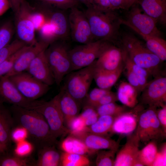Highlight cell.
<instances>
[{
    "mask_svg": "<svg viewBox=\"0 0 166 166\" xmlns=\"http://www.w3.org/2000/svg\"><path fill=\"white\" fill-rule=\"evenodd\" d=\"M10 110L15 125L25 128L28 138L39 149L55 145L57 139L51 133L49 126L42 114L32 109L12 105Z\"/></svg>",
    "mask_w": 166,
    "mask_h": 166,
    "instance_id": "6da1fadb",
    "label": "cell"
},
{
    "mask_svg": "<svg viewBox=\"0 0 166 166\" xmlns=\"http://www.w3.org/2000/svg\"><path fill=\"white\" fill-rule=\"evenodd\" d=\"M84 12L94 41H105L119 45L122 18L116 10L104 11L89 7Z\"/></svg>",
    "mask_w": 166,
    "mask_h": 166,
    "instance_id": "7a4b0ae2",
    "label": "cell"
},
{
    "mask_svg": "<svg viewBox=\"0 0 166 166\" xmlns=\"http://www.w3.org/2000/svg\"><path fill=\"white\" fill-rule=\"evenodd\" d=\"M119 46L136 64L154 77L161 75L160 68L163 61L134 35L128 33L123 34Z\"/></svg>",
    "mask_w": 166,
    "mask_h": 166,
    "instance_id": "3957f363",
    "label": "cell"
},
{
    "mask_svg": "<svg viewBox=\"0 0 166 166\" xmlns=\"http://www.w3.org/2000/svg\"><path fill=\"white\" fill-rule=\"evenodd\" d=\"M65 41L58 40L51 43L45 50L55 82L59 85L65 77L72 72L68 46Z\"/></svg>",
    "mask_w": 166,
    "mask_h": 166,
    "instance_id": "277c9868",
    "label": "cell"
},
{
    "mask_svg": "<svg viewBox=\"0 0 166 166\" xmlns=\"http://www.w3.org/2000/svg\"><path fill=\"white\" fill-rule=\"evenodd\" d=\"M157 108L152 106L144 109L142 106L138 113L137 126L134 131L140 141L145 144L152 141H161L166 137V133L157 117Z\"/></svg>",
    "mask_w": 166,
    "mask_h": 166,
    "instance_id": "5b68a950",
    "label": "cell"
},
{
    "mask_svg": "<svg viewBox=\"0 0 166 166\" xmlns=\"http://www.w3.org/2000/svg\"><path fill=\"white\" fill-rule=\"evenodd\" d=\"M96 61L91 65L66 75L62 89L80 103L88 93L93 80Z\"/></svg>",
    "mask_w": 166,
    "mask_h": 166,
    "instance_id": "8992f818",
    "label": "cell"
},
{
    "mask_svg": "<svg viewBox=\"0 0 166 166\" xmlns=\"http://www.w3.org/2000/svg\"><path fill=\"white\" fill-rule=\"evenodd\" d=\"M109 43L111 42L104 40L94 41L69 49V55L72 71L86 67L93 63Z\"/></svg>",
    "mask_w": 166,
    "mask_h": 166,
    "instance_id": "52a82bcc",
    "label": "cell"
},
{
    "mask_svg": "<svg viewBox=\"0 0 166 166\" xmlns=\"http://www.w3.org/2000/svg\"><path fill=\"white\" fill-rule=\"evenodd\" d=\"M32 109L38 112L44 117L52 134L56 139L69 133L68 129L64 125L57 94L49 101H40Z\"/></svg>",
    "mask_w": 166,
    "mask_h": 166,
    "instance_id": "ba28073f",
    "label": "cell"
},
{
    "mask_svg": "<svg viewBox=\"0 0 166 166\" xmlns=\"http://www.w3.org/2000/svg\"><path fill=\"white\" fill-rule=\"evenodd\" d=\"M32 9L26 0H22L19 9L14 13L15 30L18 39L30 46L34 45L37 42L32 19Z\"/></svg>",
    "mask_w": 166,
    "mask_h": 166,
    "instance_id": "9c48e42d",
    "label": "cell"
},
{
    "mask_svg": "<svg viewBox=\"0 0 166 166\" xmlns=\"http://www.w3.org/2000/svg\"><path fill=\"white\" fill-rule=\"evenodd\" d=\"M121 22L122 24L137 33L161 37V33L156 26L157 21L134 5L128 12L126 18H122Z\"/></svg>",
    "mask_w": 166,
    "mask_h": 166,
    "instance_id": "30bf717a",
    "label": "cell"
},
{
    "mask_svg": "<svg viewBox=\"0 0 166 166\" xmlns=\"http://www.w3.org/2000/svg\"><path fill=\"white\" fill-rule=\"evenodd\" d=\"M21 93L26 98L37 100L49 91V85L23 72L8 77Z\"/></svg>",
    "mask_w": 166,
    "mask_h": 166,
    "instance_id": "8fae6325",
    "label": "cell"
},
{
    "mask_svg": "<svg viewBox=\"0 0 166 166\" xmlns=\"http://www.w3.org/2000/svg\"><path fill=\"white\" fill-rule=\"evenodd\" d=\"M68 19L70 35L73 41L82 44L94 41L84 11L77 7H73L70 9Z\"/></svg>",
    "mask_w": 166,
    "mask_h": 166,
    "instance_id": "7c38bea8",
    "label": "cell"
},
{
    "mask_svg": "<svg viewBox=\"0 0 166 166\" xmlns=\"http://www.w3.org/2000/svg\"><path fill=\"white\" fill-rule=\"evenodd\" d=\"M39 11L51 26L57 40L65 41L70 35L68 15L65 10L43 4Z\"/></svg>",
    "mask_w": 166,
    "mask_h": 166,
    "instance_id": "4fadbf2b",
    "label": "cell"
},
{
    "mask_svg": "<svg viewBox=\"0 0 166 166\" xmlns=\"http://www.w3.org/2000/svg\"><path fill=\"white\" fill-rule=\"evenodd\" d=\"M142 104L158 108L166 101V77L159 76L148 82L141 91Z\"/></svg>",
    "mask_w": 166,
    "mask_h": 166,
    "instance_id": "5bb4252c",
    "label": "cell"
},
{
    "mask_svg": "<svg viewBox=\"0 0 166 166\" xmlns=\"http://www.w3.org/2000/svg\"><path fill=\"white\" fill-rule=\"evenodd\" d=\"M140 140L134 131L127 135L125 144L117 153L114 166H144L138 158Z\"/></svg>",
    "mask_w": 166,
    "mask_h": 166,
    "instance_id": "9a60e30c",
    "label": "cell"
},
{
    "mask_svg": "<svg viewBox=\"0 0 166 166\" xmlns=\"http://www.w3.org/2000/svg\"><path fill=\"white\" fill-rule=\"evenodd\" d=\"M0 101L12 105L31 109L39 101L29 99L19 91L9 78L5 76L0 78Z\"/></svg>",
    "mask_w": 166,
    "mask_h": 166,
    "instance_id": "2e32d148",
    "label": "cell"
},
{
    "mask_svg": "<svg viewBox=\"0 0 166 166\" xmlns=\"http://www.w3.org/2000/svg\"><path fill=\"white\" fill-rule=\"evenodd\" d=\"M95 65L97 68L108 71L118 69L123 65L121 48L109 43L96 60Z\"/></svg>",
    "mask_w": 166,
    "mask_h": 166,
    "instance_id": "e0dca14e",
    "label": "cell"
},
{
    "mask_svg": "<svg viewBox=\"0 0 166 166\" xmlns=\"http://www.w3.org/2000/svg\"><path fill=\"white\" fill-rule=\"evenodd\" d=\"M45 50L34 59L26 71L37 80L50 86L55 81L45 55Z\"/></svg>",
    "mask_w": 166,
    "mask_h": 166,
    "instance_id": "ac0fdd59",
    "label": "cell"
},
{
    "mask_svg": "<svg viewBox=\"0 0 166 166\" xmlns=\"http://www.w3.org/2000/svg\"><path fill=\"white\" fill-rule=\"evenodd\" d=\"M49 45L40 40L34 45L30 46L18 58L11 70L5 76L9 77L26 71L34 59L45 50Z\"/></svg>",
    "mask_w": 166,
    "mask_h": 166,
    "instance_id": "d6986e66",
    "label": "cell"
},
{
    "mask_svg": "<svg viewBox=\"0 0 166 166\" xmlns=\"http://www.w3.org/2000/svg\"><path fill=\"white\" fill-rule=\"evenodd\" d=\"M140 107V105L135 106L132 110L115 117L112 133L127 135L133 132L137 127V114Z\"/></svg>",
    "mask_w": 166,
    "mask_h": 166,
    "instance_id": "ffe728a7",
    "label": "cell"
},
{
    "mask_svg": "<svg viewBox=\"0 0 166 166\" xmlns=\"http://www.w3.org/2000/svg\"><path fill=\"white\" fill-rule=\"evenodd\" d=\"M74 136L81 140L88 148L96 152L102 149L117 151L120 145L119 141H116L106 136L88 132Z\"/></svg>",
    "mask_w": 166,
    "mask_h": 166,
    "instance_id": "44dd1931",
    "label": "cell"
},
{
    "mask_svg": "<svg viewBox=\"0 0 166 166\" xmlns=\"http://www.w3.org/2000/svg\"><path fill=\"white\" fill-rule=\"evenodd\" d=\"M57 95L64 125L67 127L70 122L78 115L81 103L62 88Z\"/></svg>",
    "mask_w": 166,
    "mask_h": 166,
    "instance_id": "7402d4cb",
    "label": "cell"
},
{
    "mask_svg": "<svg viewBox=\"0 0 166 166\" xmlns=\"http://www.w3.org/2000/svg\"><path fill=\"white\" fill-rule=\"evenodd\" d=\"M138 3L144 13L166 26V0H140Z\"/></svg>",
    "mask_w": 166,
    "mask_h": 166,
    "instance_id": "603a6c76",
    "label": "cell"
},
{
    "mask_svg": "<svg viewBox=\"0 0 166 166\" xmlns=\"http://www.w3.org/2000/svg\"><path fill=\"white\" fill-rule=\"evenodd\" d=\"M15 123L10 109L0 101V142L8 148L11 142V133Z\"/></svg>",
    "mask_w": 166,
    "mask_h": 166,
    "instance_id": "cb8c5ba5",
    "label": "cell"
},
{
    "mask_svg": "<svg viewBox=\"0 0 166 166\" xmlns=\"http://www.w3.org/2000/svg\"><path fill=\"white\" fill-rule=\"evenodd\" d=\"M123 69V65L113 71H108L97 68L95 66L93 80L98 88L111 89L116 83Z\"/></svg>",
    "mask_w": 166,
    "mask_h": 166,
    "instance_id": "d4e9b609",
    "label": "cell"
},
{
    "mask_svg": "<svg viewBox=\"0 0 166 166\" xmlns=\"http://www.w3.org/2000/svg\"><path fill=\"white\" fill-rule=\"evenodd\" d=\"M38 150L35 166H60L61 153L56 148L55 145L45 147Z\"/></svg>",
    "mask_w": 166,
    "mask_h": 166,
    "instance_id": "484cf974",
    "label": "cell"
},
{
    "mask_svg": "<svg viewBox=\"0 0 166 166\" xmlns=\"http://www.w3.org/2000/svg\"><path fill=\"white\" fill-rule=\"evenodd\" d=\"M60 147L64 152L85 155L96 153L88 148L80 139L70 135L61 143Z\"/></svg>",
    "mask_w": 166,
    "mask_h": 166,
    "instance_id": "4316f807",
    "label": "cell"
},
{
    "mask_svg": "<svg viewBox=\"0 0 166 166\" xmlns=\"http://www.w3.org/2000/svg\"><path fill=\"white\" fill-rule=\"evenodd\" d=\"M138 93L136 89L128 82H122L118 87L117 94L118 101L124 105L133 108L138 103Z\"/></svg>",
    "mask_w": 166,
    "mask_h": 166,
    "instance_id": "83f0119b",
    "label": "cell"
},
{
    "mask_svg": "<svg viewBox=\"0 0 166 166\" xmlns=\"http://www.w3.org/2000/svg\"><path fill=\"white\" fill-rule=\"evenodd\" d=\"M137 34L145 41L147 47L150 51L163 61H166V42L164 40L160 37Z\"/></svg>",
    "mask_w": 166,
    "mask_h": 166,
    "instance_id": "f1b7e54d",
    "label": "cell"
},
{
    "mask_svg": "<svg viewBox=\"0 0 166 166\" xmlns=\"http://www.w3.org/2000/svg\"><path fill=\"white\" fill-rule=\"evenodd\" d=\"M115 117L108 115L99 117L97 121L88 127V132L100 135L106 136L111 132L113 124Z\"/></svg>",
    "mask_w": 166,
    "mask_h": 166,
    "instance_id": "f546056e",
    "label": "cell"
},
{
    "mask_svg": "<svg viewBox=\"0 0 166 166\" xmlns=\"http://www.w3.org/2000/svg\"><path fill=\"white\" fill-rule=\"evenodd\" d=\"M157 143L155 141H150L139 150L138 158L144 166H153L158 152Z\"/></svg>",
    "mask_w": 166,
    "mask_h": 166,
    "instance_id": "4dcf8cb0",
    "label": "cell"
},
{
    "mask_svg": "<svg viewBox=\"0 0 166 166\" xmlns=\"http://www.w3.org/2000/svg\"><path fill=\"white\" fill-rule=\"evenodd\" d=\"M6 152L0 154V166H35V162L27 157H21L15 155L6 154Z\"/></svg>",
    "mask_w": 166,
    "mask_h": 166,
    "instance_id": "1f68e13d",
    "label": "cell"
},
{
    "mask_svg": "<svg viewBox=\"0 0 166 166\" xmlns=\"http://www.w3.org/2000/svg\"><path fill=\"white\" fill-rule=\"evenodd\" d=\"M90 161L85 155L70 153L63 152L61 153L60 166H86Z\"/></svg>",
    "mask_w": 166,
    "mask_h": 166,
    "instance_id": "d6a6232c",
    "label": "cell"
},
{
    "mask_svg": "<svg viewBox=\"0 0 166 166\" xmlns=\"http://www.w3.org/2000/svg\"><path fill=\"white\" fill-rule=\"evenodd\" d=\"M127 107L112 102L100 106L95 109L99 116L108 115L116 117L127 111Z\"/></svg>",
    "mask_w": 166,
    "mask_h": 166,
    "instance_id": "836d02e7",
    "label": "cell"
},
{
    "mask_svg": "<svg viewBox=\"0 0 166 166\" xmlns=\"http://www.w3.org/2000/svg\"><path fill=\"white\" fill-rule=\"evenodd\" d=\"M27 45L18 39L10 43L0 49V64L21 49Z\"/></svg>",
    "mask_w": 166,
    "mask_h": 166,
    "instance_id": "e575fe53",
    "label": "cell"
},
{
    "mask_svg": "<svg viewBox=\"0 0 166 166\" xmlns=\"http://www.w3.org/2000/svg\"><path fill=\"white\" fill-rule=\"evenodd\" d=\"M102 149L97 153L96 164L97 166H113L114 165L115 154L117 151L113 150Z\"/></svg>",
    "mask_w": 166,
    "mask_h": 166,
    "instance_id": "d590c367",
    "label": "cell"
},
{
    "mask_svg": "<svg viewBox=\"0 0 166 166\" xmlns=\"http://www.w3.org/2000/svg\"><path fill=\"white\" fill-rule=\"evenodd\" d=\"M14 31V26L10 21L0 26V49L10 42Z\"/></svg>",
    "mask_w": 166,
    "mask_h": 166,
    "instance_id": "8d00e7d4",
    "label": "cell"
},
{
    "mask_svg": "<svg viewBox=\"0 0 166 166\" xmlns=\"http://www.w3.org/2000/svg\"><path fill=\"white\" fill-rule=\"evenodd\" d=\"M70 135L76 136L88 132V127L85 124L83 119L78 115L73 118L67 127Z\"/></svg>",
    "mask_w": 166,
    "mask_h": 166,
    "instance_id": "74e56055",
    "label": "cell"
},
{
    "mask_svg": "<svg viewBox=\"0 0 166 166\" xmlns=\"http://www.w3.org/2000/svg\"><path fill=\"white\" fill-rule=\"evenodd\" d=\"M43 4L66 11L77 7L80 2L78 0H40Z\"/></svg>",
    "mask_w": 166,
    "mask_h": 166,
    "instance_id": "f35d334b",
    "label": "cell"
},
{
    "mask_svg": "<svg viewBox=\"0 0 166 166\" xmlns=\"http://www.w3.org/2000/svg\"><path fill=\"white\" fill-rule=\"evenodd\" d=\"M30 46L28 45L24 46L0 64V78L5 75L11 70L18 58Z\"/></svg>",
    "mask_w": 166,
    "mask_h": 166,
    "instance_id": "ab89813d",
    "label": "cell"
},
{
    "mask_svg": "<svg viewBox=\"0 0 166 166\" xmlns=\"http://www.w3.org/2000/svg\"><path fill=\"white\" fill-rule=\"evenodd\" d=\"M121 48L122 52L123 63L125 68L130 69L137 76H144L148 78L150 75L149 73L146 70L134 63L130 58L126 51L122 48Z\"/></svg>",
    "mask_w": 166,
    "mask_h": 166,
    "instance_id": "60d3db41",
    "label": "cell"
},
{
    "mask_svg": "<svg viewBox=\"0 0 166 166\" xmlns=\"http://www.w3.org/2000/svg\"><path fill=\"white\" fill-rule=\"evenodd\" d=\"M110 89H104L99 88L93 89L89 93H88L83 100L85 102L84 105H89L94 108L100 99L109 92Z\"/></svg>",
    "mask_w": 166,
    "mask_h": 166,
    "instance_id": "b9f144b4",
    "label": "cell"
},
{
    "mask_svg": "<svg viewBox=\"0 0 166 166\" xmlns=\"http://www.w3.org/2000/svg\"><path fill=\"white\" fill-rule=\"evenodd\" d=\"M34 145L26 140L16 143L14 153L20 157H27L33 152Z\"/></svg>",
    "mask_w": 166,
    "mask_h": 166,
    "instance_id": "7bdbcfd3",
    "label": "cell"
},
{
    "mask_svg": "<svg viewBox=\"0 0 166 166\" xmlns=\"http://www.w3.org/2000/svg\"><path fill=\"white\" fill-rule=\"evenodd\" d=\"M80 115L83 119L87 127L94 124L99 117L94 108L86 105H84L82 112Z\"/></svg>",
    "mask_w": 166,
    "mask_h": 166,
    "instance_id": "ee69618b",
    "label": "cell"
},
{
    "mask_svg": "<svg viewBox=\"0 0 166 166\" xmlns=\"http://www.w3.org/2000/svg\"><path fill=\"white\" fill-rule=\"evenodd\" d=\"M17 125L14 127L11 133V140L15 143L28 138V133L26 130L22 126Z\"/></svg>",
    "mask_w": 166,
    "mask_h": 166,
    "instance_id": "f6af8a7d",
    "label": "cell"
},
{
    "mask_svg": "<svg viewBox=\"0 0 166 166\" xmlns=\"http://www.w3.org/2000/svg\"><path fill=\"white\" fill-rule=\"evenodd\" d=\"M89 6L95 9L101 10H114L109 0H89Z\"/></svg>",
    "mask_w": 166,
    "mask_h": 166,
    "instance_id": "bcb514c9",
    "label": "cell"
},
{
    "mask_svg": "<svg viewBox=\"0 0 166 166\" xmlns=\"http://www.w3.org/2000/svg\"><path fill=\"white\" fill-rule=\"evenodd\" d=\"M118 101L117 94L111 91L103 96L95 105L94 108L112 102H115Z\"/></svg>",
    "mask_w": 166,
    "mask_h": 166,
    "instance_id": "7dc6e473",
    "label": "cell"
},
{
    "mask_svg": "<svg viewBox=\"0 0 166 166\" xmlns=\"http://www.w3.org/2000/svg\"><path fill=\"white\" fill-rule=\"evenodd\" d=\"M156 109V114L157 118L164 132L166 133V105L164 104Z\"/></svg>",
    "mask_w": 166,
    "mask_h": 166,
    "instance_id": "c3c4849f",
    "label": "cell"
},
{
    "mask_svg": "<svg viewBox=\"0 0 166 166\" xmlns=\"http://www.w3.org/2000/svg\"><path fill=\"white\" fill-rule=\"evenodd\" d=\"M126 74L128 83L134 87L138 93L140 92L137 76L130 69L125 68Z\"/></svg>",
    "mask_w": 166,
    "mask_h": 166,
    "instance_id": "681fc988",
    "label": "cell"
},
{
    "mask_svg": "<svg viewBox=\"0 0 166 166\" xmlns=\"http://www.w3.org/2000/svg\"><path fill=\"white\" fill-rule=\"evenodd\" d=\"M161 150L158 153L153 166L166 165V144L162 147Z\"/></svg>",
    "mask_w": 166,
    "mask_h": 166,
    "instance_id": "f907efd6",
    "label": "cell"
},
{
    "mask_svg": "<svg viewBox=\"0 0 166 166\" xmlns=\"http://www.w3.org/2000/svg\"><path fill=\"white\" fill-rule=\"evenodd\" d=\"M10 7L9 0H0V16L3 15Z\"/></svg>",
    "mask_w": 166,
    "mask_h": 166,
    "instance_id": "816d5d0a",
    "label": "cell"
},
{
    "mask_svg": "<svg viewBox=\"0 0 166 166\" xmlns=\"http://www.w3.org/2000/svg\"><path fill=\"white\" fill-rule=\"evenodd\" d=\"M113 9L117 10L120 9H124L123 0H109Z\"/></svg>",
    "mask_w": 166,
    "mask_h": 166,
    "instance_id": "f5cc1de1",
    "label": "cell"
},
{
    "mask_svg": "<svg viewBox=\"0 0 166 166\" xmlns=\"http://www.w3.org/2000/svg\"><path fill=\"white\" fill-rule=\"evenodd\" d=\"M22 0H9L13 11L15 13L19 9Z\"/></svg>",
    "mask_w": 166,
    "mask_h": 166,
    "instance_id": "db71d44e",
    "label": "cell"
},
{
    "mask_svg": "<svg viewBox=\"0 0 166 166\" xmlns=\"http://www.w3.org/2000/svg\"><path fill=\"white\" fill-rule=\"evenodd\" d=\"M124 9L128 10L131 7L136 3L138 2V0H123Z\"/></svg>",
    "mask_w": 166,
    "mask_h": 166,
    "instance_id": "11a10c76",
    "label": "cell"
},
{
    "mask_svg": "<svg viewBox=\"0 0 166 166\" xmlns=\"http://www.w3.org/2000/svg\"><path fill=\"white\" fill-rule=\"evenodd\" d=\"M8 148L0 142V154L7 152Z\"/></svg>",
    "mask_w": 166,
    "mask_h": 166,
    "instance_id": "9f6ffc18",
    "label": "cell"
},
{
    "mask_svg": "<svg viewBox=\"0 0 166 166\" xmlns=\"http://www.w3.org/2000/svg\"><path fill=\"white\" fill-rule=\"evenodd\" d=\"M79 2L84 4L87 7L89 6V0H78Z\"/></svg>",
    "mask_w": 166,
    "mask_h": 166,
    "instance_id": "6f0895ef",
    "label": "cell"
}]
</instances>
